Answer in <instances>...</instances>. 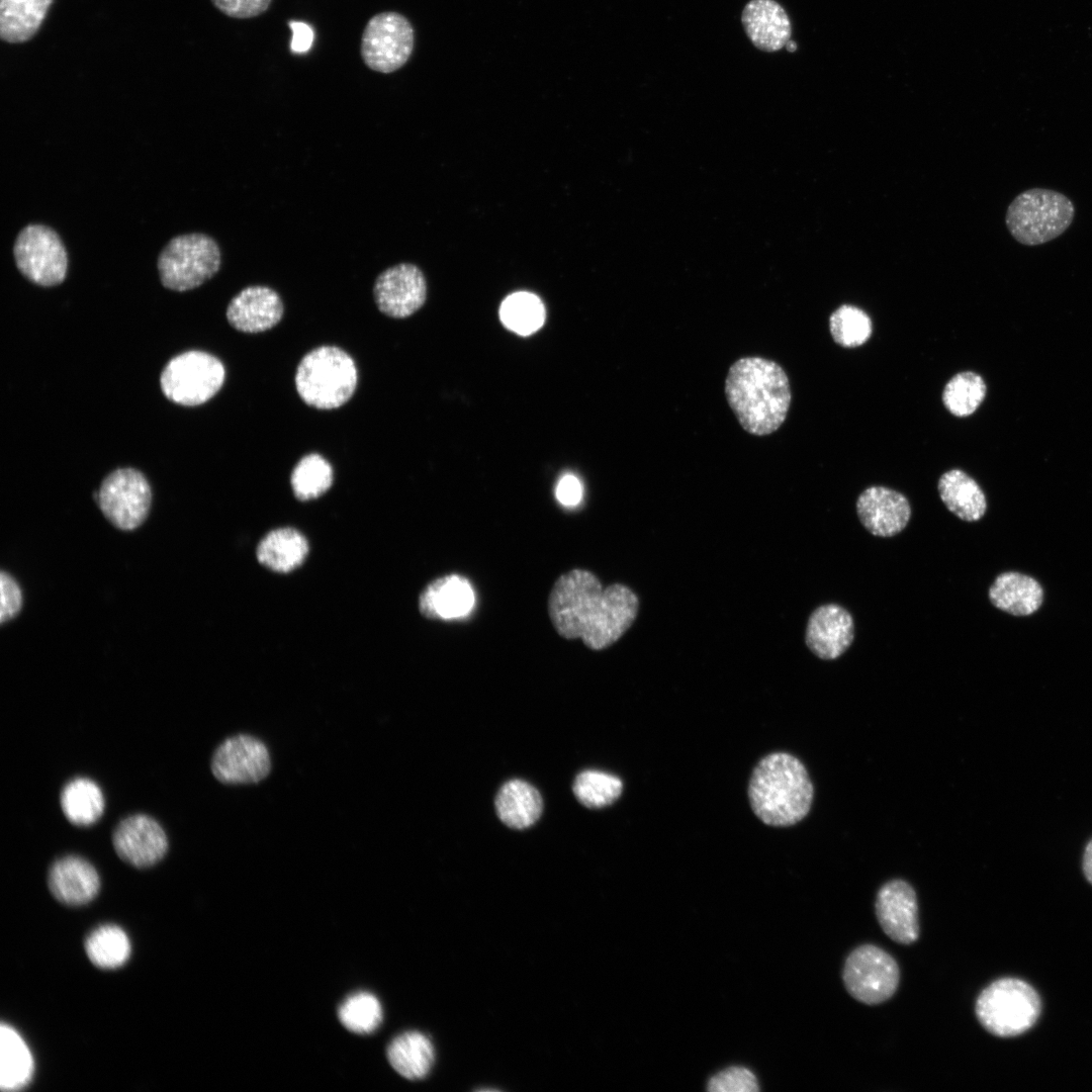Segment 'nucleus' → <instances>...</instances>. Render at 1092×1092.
<instances>
[{
    "mask_svg": "<svg viewBox=\"0 0 1092 1092\" xmlns=\"http://www.w3.org/2000/svg\"><path fill=\"white\" fill-rule=\"evenodd\" d=\"M549 619L564 639L579 638L592 650L610 647L633 624L637 596L620 583L603 588L590 571L572 569L560 575L548 597Z\"/></svg>",
    "mask_w": 1092,
    "mask_h": 1092,
    "instance_id": "1",
    "label": "nucleus"
},
{
    "mask_svg": "<svg viewBox=\"0 0 1092 1092\" xmlns=\"http://www.w3.org/2000/svg\"><path fill=\"white\" fill-rule=\"evenodd\" d=\"M725 395L741 427L755 436L771 434L783 425L792 398L785 370L761 357H743L731 365Z\"/></svg>",
    "mask_w": 1092,
    "mask_h": 1092,
    "instance_id": "2",
    "label": "nucleus"
},
{
    "mask_svg": "<svg viewBox=\"0 0 1092 1092\" xmlns=\"http://www.w3.org/2000/svg\"><path fill=\"white\" fill-rule=\"evenodd\" d=\"M814 790L804 764L786 752L767 754L755 765L748 798L753 813L766 825L785 827L809 813Z\"/></svg>",
    "mask_w": 1092,
    "mask_h": 1092,
    "instance_id": "3",
    "label": "nucleus"
},
{
    "mask_svg": "<svg viewBox=\"0 0 1092 1092\" xmlns=\"http://www.w3.org/2000/svg\"><path fill=\"white\" fill-rule=\"evenodd\" d=\"M300 398L317 410H334L354 394L358 371L353 358L336 346H321L300 360L294 377Z\"/></svg>",
    "mask_w": 1092,
    "mask_h": 1092,
    "instance_id": "4",
    "label": "nucleus"
},
{
    "mask_svg": "<svg viewBox=\"0 0 1092 1092\" xmlns=\"http://www.w3.org/2000/svg\"><path fill=\"white\" fill-rule=\"evenodd\" d=\"M1042 1012L1038 992L1028 982L1000 978L979 994L975 1013L979 1023L994 1036L1014 1037L1031 1029Z\"/></svg>",
    "mask_w": 1092,
    "mask_h": 1092,
    "instance_id": "5",
    "label": "nucleus"
},
{
    "mask_svg": "<svg viewBox=\"0 0 1092 1092\" xmlns=\"http://www.w3.org/2000/svg\"><path fill=\"white\" fill-rule=\"evenodd\" d=\"M1072 200L1059 191L1031 188L1010 202L1005 223L1015 241L1024 246H1038L1063 235L1075 217Z\"/></svg>",
    "mask_w": 1092,
    "mask_h": 1092,
    "instance_id": "6",
    "label": "nucleus"
},
{
    "mask_svg": "<svg viewBox=\"0 0 1092 1092\" xmlns=\"http://www.w3.org/2000/svg\"><path fill=\"white\" fill-rule=\"evenodd\" d=\"M221 263L216 242L204 234L173 238L158 258L160 279L168 289L187 291L209 280Z\"/></svg>",
    "mask_w": 1092,
    "mask_h": 1092,
    "instance_id": "7",
    "label": "nucleus"
},
{
    "mask_svg": "<svg viewBox=\"0 0 1092 1092\" xmlns=\"http://www.w3.org/2000/svg\"><path fill=\"white\" fill-rule=\"evenodd\" d=\"M225 369L215 356L191 350L173 357L160 377L163 393L171 401L187 406L199 405L221 388Z\"/></svg>",
    "mask_w": 1092,
    "mask_h": 1092,
    "instance_id": "8",
    "label": "nucleus"
},
{
    "mask_svg": "<svg viewBox=\"0 0 1092 1092\" xmlns=\"http://www.w3.org/2000/svg\"><path fill=\"white\" fill-rule=\"evenodd\" d=\"M900 979L896 960L883 948L863 944L846 958L842 980L848 994L855 1000L877 1005L890 999Z\"/></svg>",
    "mask_w": 1092,
    "mask_h": 1092,
    "instance_id": "9",
    "label": "nucleus"
},
{
    "mask_svg": "<svg viewBox=\"0 0 1092 1092\" xmlns=\"http://www.w3.org/2000/svg\"><path fill=\"white\" fill-rule=\"evenodd\" d=\"M94 496L105 518L122 531L139 528L147 520L152 505L148 479L129 467L110 472Z\"/></svg>",
    "mask_w": 1092,
    "mask_h": 1092,
    "instance_id": "10",
    "label": "nucleus"
},
{
    "mask_svg": "<svg viewBox=\"0 0 1092 1092\" xmlns=\"http://www.w3.org/2000/svg\"><path fill=\"white\" fill-rule=\"evenodd\" d=\"M13 254L20 273L36 285L55 286L66 278V249L59 235L47 225L24 226L15 240Z\"/></svg>",
    "mask_w": 1092,
    "mask_h": 1092,
    "instance_id": "11",
    "label": "nucleus"
},
{
    "mask_svg": "<svg viewBox=\"0 0 1092 1092\" xmlns=\"http://www.w3.org/2000/svg\"><path fill=\"white\" fill-rule=\"evenodd\" d=\"M414 38V28L406 17L393 11L378 13L363 30L362 60L375 72L392 73L408 61Z\"/></svg>",
    "mask_w": 1092,
    "mask_h": 1092,
    "instance_id": "12",
    "label": "nucleus"
},
{
    "mask_svg": "<svg viewBox=\"0 0 1092 1092\" xmlns=\"http://www.w3.org/2000/svg\"><path fill=\"white\" fill-rule=\"evenodd\" d=\"M210 767L214 778L222 784H257L270 774L271 757L261 739L237 734L216 747Z\"/></svg>",
    "mask_w": 1092,
    "mask_h": 1092,
    "instance_id": "13",
    "label": "nucleus"
},
{
    "mask_svg": "<svg viewBox=\"0 0 1092 1092\" xmlns=\"http://www.w3.org/2000/svg\"><path fill=\"white\" fill-rule=\"evenodd\" d=\"M112 844L119 858L139 869L158 863L169 846L162 825L146 814L123 818L113 830Z\"/></svg>",
    "mask_w": 1092,
    "mask_h": 1092,
    "instance_id": "14",
    "label": "nucleus"
},
{
    "mask_svg": "<svg viewBox=\"0 0 1092 1092\" xmlns=\"http://www.w3.org/2000/svg\"><path fill=\"white\" fill-rule=\"evenodd\" d=\"M373 295L382 313L403 318L415 313L425 303L427 282L416 265L401 263L385 269L377 276Z\"/></svg>",
    "mask_w": 1092,
    "mask_h": 1092,
    "instance_id": "15",
    "label": "nucleus"
},
{
    "mask_svg": "<svg viewBox=\"0 0 1092 1092\" xmlns=\"http://www.w3.org/2000/svg\"><path fill=\"white\" fill-rule=\"evenodd\" d=\"M876 916L882 930L900 944H911L919 936L918 904L912 886L892 880L881 887L876 899Z\"/></svg>",
    "mask_w": 1092,
    "mask_h": 1092,
    "instance_id": "16",
    "label": "nucleus"
},
{
    "mask_svg": "<svg viewBox=\"0 0 1092 1092\" xmlns=\"http://www.w3.org/2000/svg\"><path fill=\"white\" fill-rule=\"evenodd\" d=\"M856 513L862 526L874 536L892 537L907 526L911 507L904 494L889 487L866 488L856 500Z\"/></svg>",
    "mask_w": 1092,
    "mask_h": 1092,
    "instance_id": "17",
    "label": "nucleus"
},
{
    "mask_svg": "<svg viewBox=\"0 0 1092 1092\" xmlns=\"http://www.w3.org/2000/svg\"><path fill=\"white\" fill-rule=\"evenodd\" d=\"M854 638V624L849 612L836 604L823 605L810 616L806 629V644L824 660L843 654Z\"/></svg>",
    "mask_w": 1092,
    "mask_h": 1092,
    "instance_id": "18",
    "label": "nucleus"
},
{
    "mask_svg": "<svg viewBox=\"0 0 1092 1092\" xmlns=\"http://www.w3.org/2000/svg\"><path fill=\"white\" fill-rule=\"evenodd\" d=\"M284 312L280 295L264 285H251L242 289L230 301L226 318L230 325L243 333H261L275 327Z\"/></svg>",
    "mask_w": 1092,
    "mask_h": 1092,
    "instance_id": "19",
    "label": "nucleus"
},
{
    "mask_svg": "<svg viewBox=\"0 0 1092 1092\" xmlns=\"http://www.w3.org/2000/svg\"><path fill=\"white\" fill-rule=\"evenodd\" d=\"M48 886L53 896L63 904L84 905L98 894L100 878L87 859L66 855L53 862L49 870Z\"/></svg>",
    "mask_w": 1092,
    "mask_h": 1092,
    "instance_id": "20",
    "label": "nucleus"
},
{
    "mask_svg": "<svg viewBox=\"0 0 1092 1092\" xmlns=\"http://www.w3.org/2000/svg\"><path fill=\"white\" fill-rule=\"evenodd\" d=\"M741 22L750 41L760 51H780L791 39V20L775 0H750L742 10Z\"/></svg>",
    "mask_w": 1092,
    "mask_h": 1092,
    "instance_id": "21",
    "label": "nucleus"
},
{
    "mask_svg": "<svg viewBox=\"0 0 1092 1092\" xmlns=\"http://www.w3.org/2000/svg\"><path fill=\"white\" fill-rule=\"evenodd\" d=\"M473 605L474 593L469 581L455 574L434 579L419 597V611L430 620L465 616Z\"/></svg>",
    "mask_w": 1092,
    "mask_h": 1092,
    "instance_id": "22",
    "label": "nucleus"
},
{
    "mask_svg": "<svg viewBox=\"0 0 1092 1092\" xmlns=\"http://www.w3.org/2000/svg\"><path fill=\"white\" fill-rule=\"evenodd\" d=\"M989 599L999 610L1014 616H1027L1040 607L1043 592L1034 578L1009 571L996 577L989 588Z\"/></svg>",
    "mask_w": 1092,
    "mask_h": 1092,
    "instance_id": "23",
    "label": "nucleus"
},
{
    "mask_svg": "<svg viewBox=\"0 0 1092 1092\" xmlns=\"http://www.w3.org/2000/svg\"><path fill=\"white\" fill-rule=\"evenodd\" d=\"M308 550V542L303 534L286 527L267 533L257 547L256 556L266 568L287 573L304 562Z\"/></svg>",
    "mask_w": 1092,
    "mask_h": 1092,
    "instance_id": "24",
    "label": "nucleus"
},
{
    "mask_svg": "<svg viewBox=\"0 0 1092 1092\" xmlns=\"http://www.w3.org/2000/svg\"><path fill=\"white\" fill-rule=\"evenodd\" d=\"M937 488L947 510L961 520L976 522L985 515V493L977 481L963 470L944 472L939 477Z\"/></svg>",
    "mask_w": 1092,
    "mask_h": 1092,
    "instance_id": "25",
    "label": "nucleus"
},
{
    "mask_svg": "<svg viewBox=\"0 0 1092 1092\" xmlns=\"http://www.w3.org/2000/svg\"><path fill=\"white\" fill-rule=\"evenodd\" d=\"M542 808L543 802L538 790L522 780L507 782L495 797L498 818L514 829L533 825L539 819Z\"/></svg>",
    "mask_w": 1092,
    "mask_h": 1092,
    "instance_id": "26",
    "label": "nucleus"
},
{
    "mask_svg": "<svg viewBox=\"0 0 1092 1092\" xmlns=\"http://www.w3.org/2000/svg\"><path fill=\"white\" fill-rule=\"evenodd\" d=\"M391 1067L408 1080L425 1078L435 1062V1049L423 1032L410 1030L394 1037L387 1048Z\"/></svg>",
    "mask_w": 1092,
    "mask_h": 1092,
    "instance_id": "27",
    "label": "nucleus"
},
{
    "mask_svg": "<svg viewBox=\"0 0 1092 1092\" xmlns=\"http://www.w3.org/2000/svg\"><path fill=\"white\" fill-rule=\"evenodd\" d=\"M34 1070L31 1052L21 1035L11 1026L0 1029V1086L3 1091L25 1087Z\"/></svg>",
    "mask_w": 1092,
    "mask_h": 1092,
    "instance_id": "28",
    "label": "nucleus"
},
{
    "mask_svg": "<svg viewBox=\"0 0 1092 1092\" xmlns=\"http://www.w3.org/2000/svg\"><path fill=\"white\" fill-rule=\"evenodd\" d=\"M53 0H0V35L11 43L23 42L38 30Z\"/></svg>",
    "mask_w": 1092,
    "mask_h": 1092,
    "instance_id": "29",
    "label": "nucleus"
},
{
    "mask_svg": "<svg viewBox=\"0 0 1092 1092\" xmlns=\"http://www.w3.org/2000/svg\"><path fill=\"white\" fill-rule=\"evenodd\" d=\"M60 804L65 817L74 825L90 826L104 813L105 800L99 786L88 778H76L61 791Z\"/></svg>",
    "mask_w": 1092,
    "mask_h": 1092,
    "instance_id": "30",
    "label": "nucleus"
},
{
    "mask_svg": "<svg viewBox=\"0 0 1092 1092\" xmlns=\"http://www.w3.org/2000/svg\"><path fill=\"white\" fill-rule=\"evenodd\" d=\"M85 950L93 965L111 970L126 963L130 956V941L123 929L106 924L89 934L85 941Z\"/></svg>",
    "mask_w": 1092,
    "mask_h": 1092,
    "instance_id": "31",
    "label": "nucleus"
},
{
    "mask_svg": "<svg viewBox=\"0 0 1092 1092\" xmlns=\"http://www.w3.org/2000/svg\"><path fill=\"white\" fill-rule=\"evenodd\" d=\"M290 483L297 499L317 498L332 486V465L317 453L307 454L294 466Z\"/></svg>",
    "mask_w": 1092,
    "mask_h": 1092,
    "instance_id": "32",
    "label": "nucleus"
},
{
    "mask_svg": "<svg viewBox=\"0 0 1092 1092\" xmlns=\"http://www.w3.org/2000/svg\"><path fill=\"white\" fill-rule=\"evenodd\" d=\"M499 316L509 330L521 336H528L542 327L545 308L535 294L516 292L503 301Z\"/></svg>",
    "mask_w": 1092,
    "mask_h": 1092,
    "instance_id": "33",
    "label": "nucleus"
},
{
    "mask_svg": "<svg viewBox=\"0 0 1092 1092\" xmlns=\"http://www.w3.org/2000/svg\"><path fill=\"white\" fill-rule=\"evenodd\" d=\"M986 391L985 381L979 374L973 371L960 372L944 386L942 402L951 415L968 417L980 406Z\"/></svg>",
    "mask_w": 1092,
    "mask_h": 1092,
    "instance_id": "34",
    "label": "nucleus"
},
{
    "mask_svg": "<svg viewBox=\"0 0 1092 1092\" xmlns=\"http://www.w3.org/2000/svg\"><path fill=\"white\" fill-rule=\"evenodd\" d=\"M573 794L585 807L600 809L612 805L622 794V781L611 774L583 770L573 782Z\"/></svg>",
    "mask_w": 1092,
    "mask_h": 1092,
    "instance_id": "35",
    "label": "nucleus"
},
{
    "mask_svg": "<svg viewBox=\"0 0 1092 1092\" xmlns=\"http://www.w3.org/2000/svg\"><path fill=\"white\" fill-rule=\"evenodd\" d=\"M338 1016L349 1031L369 1034L376 1030L382 1021V1007L373 994L357 992L343 1001Z\"/></svg>",
    "mask_w": 1092,
    "mask_h": 1092,
    "instance_id": "36",
    "label": "nucleus"
},
{
    "mask_svg": "<svg viewBox=\"0 0 1092 1092\" xmlns=\"http://www.w3.org/2000/svg\"><path fill=\"white\" fill-rule=\"evenodd\" d=\"M829 330L834 342L845 348L864 344L873 332L871 317L854 305L843 304L829 317Z\"/></svg>",
    "mask_w": 1092,
    "mask_h": 1092,
    "instance_id": "37",
    "label": "nucleus"
},
{
    "mask_svg": "<svg viewBox=\"0 0 1092 1092\" xmlns=\"http://www.w3.org/2000/svg\"><path fill=\"white\" fill-rule=\"evenodd\" d=\"M708 1090L712 1092H755L759 1090L755 1075L743 1067H730L708 1081Z\"/></svg>",
    "mask_w": 1092,
    "mask_h": 1092,
    "instance_id": "38",
    "label": "nucleus"
},
{
    "mask_svg": "<svg viewBox=\"0 0 1092 1092\" xmlns=\"http://www.w3.org/2000/svg\"><path fill=\"white\" fill-rule=\"evenodd\" d=\"M0 587H1V611L0 622L1 624L10 621L15 618L20 612L23 604V598L21 588L14 577L8 572L1 571L0 574Z\"/></svg>",
    "mask_w": 1092,
    "mask_h": 1092,
    "instance_id": "39",
    "label": "nucleus"
},
{
    "mask_svg": "<svg viewBox=\"0 0 1092 1092\" xmlns=\"http://www.w3.org/2000/svg\"><path fill=\"white\" fill-rule=\"evenodd\" d=\"M223 14L234 18H252L264 13L272 0H211Z\"/></svg>",
    "mask_w": 1092,
    "mask_h": 1092,
    "instance_id": "40",
    "label": "nucleus"
},
{
    "mask_svg": "<svg viewBox=\"0 0 1092 1092\" xmlns=\"http://www.w3.org/2000/svg\"><path fill=\"white\" fill-rule=\"evenodd\" d=\"M581 496L582 487L576 477L566 475L560 479L556 487V497L562 505L575 506L580 502Z\"/></svg>",
    "mask_w": 1092,
    "mask_h": 1092,
    "instance_id": "41",
    "label": "nucleus"
},
{
    "mask_svg": "<svg viewBox=\"0 0 1092 1092\" xmlns=\"http://www.w3.org/2000/svg\"><path fill=\"white\" fill-rule=\"evenodd\" d=\"M289 26L292 30L291 52L294 54L306 53L313 42L314 33L312 28L307 23L300 21H291Z\"/></svg>",
    "mask_w": 1092,
    "mask_h": 1092,
    "instance_id": "42",
    "label": "nucleus"
},
{
    "mask_svg": "<svg viewBox=\"0 0 1092 1092\" xmlns=\"http://www.w3.org/2000/svg\"><path fill=\"white\" fill-rule=\"evenodd\" d=\"M1082 870L1086 880L1092 885V838L1088 841L1084 849Z\"/></svg>",
    "mask_w": 1092,
    "mask_h": 1092,
    "instance_id": "43",
    "label": "nucleus"
},
{
    "mask_svg": "<svg viewBox=\"0 0 1092 1092\" xmlns=\"http://www.w3.org/2000/svg\"><path fill=\"white\" fill-rule=\"evenodd\" d=\"M786 49L791 53L795 52L797 50V43L790 39L786 44Z\"/></svg>",
    "mask_w": 1092,
    "mask_h": 1092,
    "instance_id": "44",
    "label": "nucleus"
}]
</instances>
